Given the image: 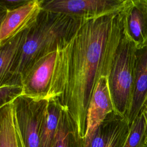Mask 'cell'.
Returning <instances> with one entry per match:
<instances>
[{"label":"cell","mask_w":147,"mask_h":147,"mask_svg":"<svg viewBox=\"0 0 147 147\" xmlns=\"http://www.w3.org/2000/svg\"><path fill=\"white\" fill-rule=\"evenodd\" d=\"M123 9L98 18L82 20L68 41L59 46L47 99L59 100L83 138L95 86L101 76H109L123 36Z\"/></svg>","instance_id":"1"},{"label":"cell","mask_w":147,"mask_h":147,"mask_svg":"<svg viewBox=\"0 0 147 147\" xmlns=\"http://www.w3.org/2000/svg\"><path fill=\"white\" fill-rule=\"evenodd\" d=\"M82 20L65 14L42 9L36 21L27 30L9 80H21L22 76L34 62L66 42Z\"/></svg>","instance_id":"2"},{"label":"cell","mask_w":147,"mask_h":147,"mask_svg":"<svg viewBox=\"0 0 147 147\" xmlns=\"http://www.w3.org/2000/svg\"><path fill=\"white\" fill-rule=\"evenodd\" d=\"M137 50L123 29L110 68L109 84L115 111L127 120L133 96Z\"/></svg>","instance_id":"3"},{"label":"cell","mask_w":147,"mask_h":147,"mask_svg":"<svg viewBox=\"0 0 147 147\" xmlns=\"http://www.w3.org/2000/svg\"><path fill=\"white\" fill-rule=\"evenodd\" d=\"M47 103V99L25 95L13 102L20 147H40V129Z\"/></svg>","instance_id":"4"},{"label":"cell","mask_w":147,"mask_h":147,"mask_svg":"<svg viewBox=\"0 0 147 147\" xmlns=\"http://www.w3.org/2000/svg\"><path fill=\"white\" fill-rule=\"evenodd\" d=\"M127 0H43L42 9L82 20H92L121 11Z\"/></svg>","instance_id":"5"},{"label":"cell","mask_w":147,"mask_h":147,"mask_svg":"<svg viewBox=\"0 0 147 147\" xmlns=\"http://www.w3.org/2000/svg\"><path fill=\"white\" fill-rule=\"evenodd\" d=\"M43 0H30L13 9L1 8L0 46L28 29L42 10Z\"/></svg>","instance_id":"6"},{"label":"cell","mask_w":147,"mask_h":147,"mask_svg":"<svg viewBox=\"0 0 147 147\" xmlns=\"http://www.w3.org/2000/svg\"><path fill=\"white\" fill-rule=\"evenodd\" d=\"M58 48L34 62L21 77L24 95L36 98H45L48 93Z\"/></svg>","instance_id":"7"},{"label":"cell","mask_w":147,"mask_h":147,"mask_svg":"<svg viewBox=\"0 0 147 147\" xmlns=\"http://www.w3.org/2000/svg\"><path fill=\"white\" fill-rule=\"evenodd\" d=\"M130 124L115 111L109 114L90 137H85L89 147H123Z\"/></svg>","instance_id":"8"},{"label":"cell","mask_w":147,"mask_h":147,"mask_svg":"<svg viewBox=\"0 0 147 147\" xmlns=\"http://www.w3.org/2000/svg\"><path fill=\"white\" fill-rule=\"evenodd\" d=\"M123 29L137 49L147 46V0H127L123 9Z\"/></svg>","instance_id":"9"},{"label":"cell","mask_w":147,"mask_h":147,"mask_svg":"<svg viewBox=\"0 0 147 147\" xmlns=\"http://www.w3.org/2000/svg\"><path fill=\"white\" fill-rule=\"evenodd\" d=\"M114 110L109 84V76H102L98 80L87 110V132L86 137H90Z\"/></svg>","instance_id":"10"},{"label":"cell","mask_w":147,"mask_h":147,"mask_svg":"<svg viewBox=\"0 0 147 147\" xmlns=\"http://www.w3.org/2000/svg\"><path fill=\"white\" fill-rule=\"evenodd\" d=\"M147 96V46L137 50L134 87L127 118L130 125L140 114Z\"/></svg>","instance_id":"11"},{"label":"cell","mask_w":147,"mask_h":147,"mask_svg":"<svg viewBox=\"0 0 147 147\" xmlns=\"http://www.w3.org/2000/svg\"><path fill=\"white\" fill-rule=\"evenodd\" d=\"M51 147H89L86 138L80 136L76 123L63 108Z\"/></svg>","instance_id":"12"},{"label":"cell","mask_w":147,"mask_h":147,"mask_svg":"<svg viewBox=\"0 0 147 147\" xmlns=\"http://www.w3.org/2000/svg\"><path fill=\"white\" fill-rule=\"evenodd\" d=\"M62 110L63 107L56 98L48 99L40 129V147H51L57 130Z\"/></svg>","instance_id":"13"},{"label":"cell","mask_w":147,"mask_h":147,"mask_svg":"<svg viewBox=\"0 0 147 147\" xmlns=\"http://www.w3.org/2000/svg\"><path fill=\"white\" fill-rule=\"evenodd\" d=\"M27 30L0 46V86L6 83L11 76V69L24 44Z\"/></svg>","instance_id":"14"},{"label":"cell","mask_w":147,"mask_h":147,"mask_svg":"<svg viewBox=\"0 0 147 147\" xmlns=\"http://www.w3.org/2000/svg\"><path fill=\"white\" fill-rule=\"evenodd\" d=\"M0 147H20L13 103L0 108Z\"/></svg>","instance_id":"15"},{"label":"cell","mask_w":147,"mask_h":147,"mask_svg":"<svg viewBox=\"0 0 147 147\" xmlns=\"http://www.w3.org/2000/svg\"><path fill=\"white\" fill-rule=\"evenodd\" d=\"M146 123L141 112L130 125L129 131L123 147H146Z\"/></svg>","instance_id":"16"},{"label":"cell","mask_w":147,"mask_h":147,"mask_svg":"<svg viewBox=\"0 0 147 147\" xmlns=\"http://www.w3.org/2000/svg\"><path fill=\"white\" fill-rule=\"evenodd\" d=\"M22 95L24 89L21 82L11 80L0 86V108L12 103Z\"/></svg>","instance_id":"17"},{"label":"cell","mask_w":147,"mask_h":147,"mask_svg":"<svg viewBox=\"0 0 147 147\" xmlns=\"http://www.w3.org/2000/svg\"><path fill=\"white\" fill-rule=\"evenodd\" d=\"M28 0H1L0 8L13 9L24 4Z\"/></svg>","instance_id":"18"},{"label":"cell","mask_w":147,"mask_h":147,"mask_svg":"<svg viewBox=\"0 0 147 147\" xmlns=\"http://www.w3.org/2000/svg\"><path fill=\"white\" fill-rule=\"evenodd\" d=\"M141 112L143 114V116L145 121V123H146V142L147 145V96L144 101Z\"/></svg>","instance_id":"19"},{"label":"cell","mask_w":147,"mask_h":147,"mask_svg":"<svg viewBox=\"0 0 147 147\" xmlns=\"http://www.w3.org/2000/svg\"><path fill=\"white\" fill-rule=\"evenodd\" d=\"M146 147H147V146H146Z\"/></svg>","instance_id":"20"}]
</instances>
